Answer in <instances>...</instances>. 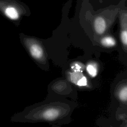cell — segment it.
<instances>
[{
	"instance_id": "obj_1",
	"label": "cell",
	"mask_w": 127,
	"mask_h": 127,
	"mask_svg": "<svg viewBox=\"0 0 127 127\" xmlns=\"http://www.w3.org/2000/svg\"><path fill=\"white\" fill-rule=\"evenodd\" d=\"M94 27L96 32L99 34H103L106 29V22L102 15L96 17L94 20Z\"/></svg>"
},
{
	"instance_id": "obj_2",
	"label": "cell",
	"mask_w": 127,
	"mask_h": 127,
	"mask_svg": "<svg viewBox=\"0 0 127 127\" xmlns=\"http://www.w3.org/2000/svg\"><path fill=\"white\" fill-rule=\"evenodd\" d=\"M29 50L32 56L35 59H41L43 55L41 47L37 44H32L29 47Z\"/></svg>"
},
{
	"instance_id": "obj_3",
	"label": "cell",
	"mask_w": 127,
	"mask_h": 127,
	"mask_svg": "<svg viewBox=\"0 0 127 127\" xmlns=\"http://www.w3.org/2000/svg\"><path fill=\"white\" fill-rule=\"evenodd\" d=\"M59 112L55 109H47L43 113L42 117L48 120L54 119L59 116Z\"/></svg>"
},
{
	"instance_id": "obj_4",
	"label": "cell",
	"mask_w": 127,
	"mask_h": 127,
	"mask_svg": "<svg viewBox=\"0 0 127 127\" xmlns=\"http://www.w3.org/2000/svg\"><path fill=\"white\" fill-rule=\"evenodd\" d=\"M5 15L9 18L15 20L19 17V13L17 10L14 7L10 6L5 9Z\"/></svg>"
},
{
	"instance_id": "obj_5",
	"label": "cell",
	"mask_w": 127,
	"mask_h": 127,
	"mask_svg": "<svg viewBox=\"0 0 127 127\" xmlns=\"http://www.w3.org/2000/svg\"><path fill=\"white\" fill-rule=\"evenodd\" d=\"M101 43L103 45L106 47H112L116 44L115 40L111 37H105L101 40Z\"/></svg>"
},
{
	"instance_id": "obj_6",
	"label": "cell",
	"mask_w": 127,
	"mask_h": 127,
	"mask_svg": "<svg viewBox=\"0 0 127 127\" xmlns=\"http://www.w3.org/2000/svg\"><path fill=\"white\" fill-rule=\"evenodd\" d=\"M83 76V75L80 72L74 71L70 74V78L73 83L77 84L78 81Z\"/></svg>"
},
{
	"instance_id": "obj_7",
	"label": "cell",
	"mask_w": 127,
	"mask_h": 127,
	"mask_svg": "<svg viewBox=\"0 0 127 127\" xmlns=\"http://www.w3.org/2000/svg\"><path fill=\"white\" fill-rule=\"evenodd\" d=\"M86 69L90 76L94 77L97 75V69L95 65L92 64H89L87 65Z\"/></svg>"
},
{
	"instance_id": "obj_8",
	"label": "cell",
	"mask_w": 127,
	"mask_h": 127,
	"mask_svg": "<svg viewBox=\"0 0 127 127\" xmlns=\"http://www.w3.org/2000/svg\"><path fill=\"white\" fill-rule=\"evenodd\" d=\"M127 86L126 85H125L123 88H122L119 92V96L120 99L124 101V102H126L127 101Z\"/></svg>"
},
{
	"instance_id": "obj_9",
	"label": "cell",
	"mask_w": 127,
	"mask_h": 127,
	"mask_svg": "<svg viewBox=\"0 0 127 127\" xmlns=\"http://www.w3.org/2000/svg\"><path fill=\"white\" fill-rule=\"evenodd\" d=\"M121 38L122 43L125 46H126L127 44V32L126 29L122 31L121 33Z\"/></svg>"
},
{
	"instance_id": "obj_10",
	"label": "cell",
	"mask_w": 127,
	"mask_h": 127,
	"mask_svg": "<svg viewBox=\"0 0 127 127\" xmlns=\"http://www.w3.org/2000/svg\"><path fill=\"white\" fill-rule=\"evenodd\" d=\"M72 69L74 70V71H78L82 72L83 71V66L81 64L79 63H75L71 66Z\"/></svg>"
},
{
	"instance_id": "obj_11",
	"label": "cell",
	"mask_w": 127,
	"mask_h": 127,
	"mask_svg": "<svg viewBox=\"0 0 127 127\" xmlns=\"http://www.w3.org/2000/svg\"><path fill=\"white\" fill-rule=\"evenodd\" d=\"M87 84V79L85 76H83L77 83V85L80 86H84Z\"/></svg>"
}]
</instances>
